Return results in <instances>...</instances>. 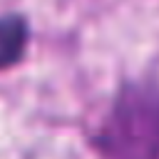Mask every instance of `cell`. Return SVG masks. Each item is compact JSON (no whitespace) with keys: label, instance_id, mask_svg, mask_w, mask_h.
<instances>
[{"label":"cell","instance_id":"obj_2","mask_svg":"<svg viewBox=\"0 0 159 159\" xmlns=\"http://www.w3.org/2000/svg\"><path fill=\"white\" fill-rule=\"evenodd\" d=\"M27 42V27L22 17H0V70L15 65Z\"/></svg>","mask_w":159,"mask_h":159},{"label":"cell","instance_id":"obj_1","mask_svg":"<svg viewBox=\"0 0 159 159\" xmlns=\"http://www.w3.org/2000/svg\"><path fill=\"white\" fill-rule=\"evenodd\" d=\"M109 159H159V89L129 87L102 132Z\"/></svg>","mask_w":159,"mask_h":159}]
</instances>
